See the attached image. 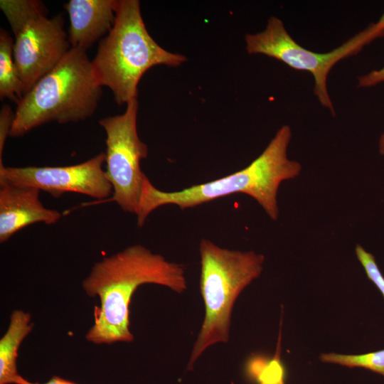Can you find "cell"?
<instances>
[{
  "label": "cell",
  "mask_w": 384,
  "mask_h": 384,
  "mask_svg": "<svg viewBox=\"0 0 384 384\" xmlns=\"http://www.w3.org/2000/svg\"><path fill=\"white\" fill-rule=\"evenodd\" d=\"M86 50L70 48L17 104L10 137H19L51 122H78L91 117L102 95Z\"/></svg>",
  "instance_id": "4"
},
{
  "label": "cell",
  "mask_w": 384,
  "mask_h": 384,
  "mask_svg": "<svg viewBox=\"0 0 384 384\" xmlns=\"http://www.w3.org/2000/svg\"><path fill=\"white\" fill-rule=\"evenodd\" d=\"M0 9L14 34V59L24 95L70 49L64 18L62 14L48 18L36 0H1Z\"/></svg>",
  "instance_id": "6"
},
{
  "label": "cell",
  "mask_w": 384,
  "mask_h": 384,
  "mask_svg": "<svg viewBox=\"0 0 384 384\" xmlns=\"http://www.w3.org/2000/svg\"><path fill=\"white\" fill-rule=\"evenodd\" d=\"M384 82V65L358 78V87H370Z\"/></svg>",
  "instance_id": "18"
},
{
  "label": "cell",
  "mask_w": 384,
  "mask_h": 384,
  "mask_svg": "<svg viewBox=\"0 0 384 384\" xmlns=\"http://www.w3.org/2000/svg\"><path fill=\"white\" fill-rule=\"evenodd\" d=\"M33 326L30 313L20 309L12 311L9 327L0 339V384H17L22 377L16 366L18 350Z\"/></svg>",
  "instance_id": "12"
},
{
  "label": "cell",
  "mask_w": 384,
  "mask_h": 384,
  "mask_svg": "<svg viewBox=\"0 0 384 384\" xmlns=\"http://www.w3.org/2000/svg\"><path fill=\"white\" fill-rule=\"evenodd\" d=\"M200 287L206 314L193 345L188 364L191 370L206 348L229 339L234 302L240 293L257 278L262 271L264 255L250 250L242 252L223 248L209 240L202 239Z\"/></svg>",
  "instance_id": "5"
},
{
  "label": "cell",
  "mask_w": 384,
  "mask_h": 384,
  "mask_svg": "<svg viewBox=\"0 0 384 384\" xmlns=\"http://www.w3.org/2000/svg\"><path fill=\"white\" fill-rule=\"evenodd\" d=\"M14 118L11 107L7 105L2 106L0 111V166L4 165L2 162V154L5 142L8 137H10V132Z\"/></svg>",
  "instance_id": "17"
},
{
  "label": "cell",
  "mask_w": 384,
  "mask_h": 384,
  "mask_svg": "<svg viewBox=\"0 0 384 384\" xmlns=\"http://www.w3.org/2000/svg\"><path fill=\"white\" fill-rule=\"evenodd\" d=\"M259 384H285L284 368L277 358L264 366L257 375Z\"/></svg>",
  "instance_id": "16"
},
{
  "label": "cell",
  "mask_w": 384,
  "mask_h": 384,
  "mask_svg": "<svg viewBox=\"0 0 384 384\" xmlns=\"http://www.w3.org/2000/svg\"><path fill=\"white\" fill-rule=\"evenodd\" d=\"M355 252L368 278L378 288L384 297V277L378 268L374 256L358 244L356 245Z\"/></svg>",
  "instance_id": "15"
},
{
  "label": "cell",
  "mask_w": 384,
  "mask_h": 384,
  "mask_svg": "<svg viewBox=\"0 0 384 384\" xmlns=\"http://www.w3.org/2000/svg\"><path fill=\"white\" fill-rule=\"evenodd\" d=\"M17 384H78L75 382L64 379L59 376L54 375L48 381L39 383H31L24 378L21 377L18 380Z\"/></svg>",
  "instance_id": "19"
},
{
  "label": "cell",
  "mask_w": 384,
  "mask_h": 384,
  "mask_svg": "<svg viewBox=\"0 0 384 384\" xmlns=\"http://www.w3.org/2000/svg\"><path fill=\"white\" fill-rule=\"evenodd\" d=\"M320 359L324 363L338 364L350 368H364L384 377V350L359 355L322 353Z\"/></svg>",
  "instance_id": "14"
},
{
  "label": "cell",
  "mask_w": 384,
  "mask_h": 384,
  "mask_svg": "<svg viewBox=\"0 0 384 384\" xmlns=\"http://www.w3.org/2000/svg\"><path fill=\"white\" fill-rule=\"evenodd\" d=\"M245 41L246 50L250 55H265L294 70L310 73L314 80L315 96L321 105L335 117V108L327 87L329 74L339 61L358 53L374 38L366 28L331 51L317 53L299 45L289 33L282 21L271 16L263 31L246 34Z\"/></svg>",
  "instance_id": "7"
},
{
  "label": "cell",
  "mask_w": 384,
  "mask_h": 384,
  "mask_svg": "<svg viewBox=\"0 0 384 384\" xmlns=\"http://www.w3.org/2000/svg\"><path fill=\"white\" fill-rule=\"evenodd\" d=\"M14 38L0 29V98L18 104L23 96L22 82L14 59Z\"/></svg>",
  "instance_id": "13"
},
{
  "label": "cell",
  "mask_w": 384,
  "mask_h": 384,
  "mask_svg": "<svg viewBox=\"0 0 384 384\" xmlns=\"http://www.w3.org/2000/svg\"><path fill=\"white\" fill-rule=\"evenodd\" d=\"M378 150L380 154L384 156V132L381 134L379 139Z\"/></svg>",
  "instance_id": "20"
},
{
  "label": "cell",
  "mask_w": 384,
  "mask_h": 384,
  "mask_svg": "<svg viewBox=\"0 0 384 384\" xmlns=\"http://www.w3.org/2000/svg\"><path fill=\"white\" fill-rule=\"evenodd\" d=\"M115 14L114 24L100 40L91 63L99 85L110 88L120 105L137 99L139 82L149 68L178 67L186 57L169 52L152 38L138 0H116Z\"/></svg>",
  "instance_id": "3"
},
{
  "label": "cell",
  "mask_w": 384,
  "mask_h": 384,
  "mask_svg": "<svg viewBox=\"0 0 384 384\" xmlns=\"http://www.w3.org/2000/svg\"><path fill=\"white\" fill-rule=\"evenodd\" d=\"M291 139L290 127L283 125L264 151L245 168L181 191H161L145 175L136 213L137 226L142 227L149 214L160 206L175 205L185 210L234 193L250 196L272 220H277L279 186L284 181L298 176L302 171L301 164L287 156Z\"/></svg>",
  "instance_id": "2"
},
{
  "label": "cell",
  "mask_w": 384,
  "mask_h": 384,
  "mask_svg": "<svg viewBox=\"0 0 384 384\" xmlns=\"http://www.w3.org/2000/svg\"><path fill=\"white\" fill-rule=\"evenodd\" d=\"M115 8L116 0H70L65 4L71 48L86 50L105 37L114 24Z\"/></svg>",
  "instance_id": "11"
},
{
  "label": "cell",
  "mask_w": 384,
  "mask_h": 384,
  "mask_svg": "<svg viewBox=\"0 0 384 384\" xmlns=\"http://www.w3.org/2000/svg\"><path fill=\"white\" fill-rule=\"evenodd\" d=\"M105 154L102 152L86 161L64 166H0V184L33 187L60 198L65 193L83 194L103 200L113 193L103 169Z\"/></svg>",
  "instance_id": "9"
},
{
  "label": "cell",
  "mask_w": 384,
  "mask_h": 384,
  "mask_svg": "<svg viewBox=\"0 0 384 384\" xmlns=\"http://www.w3.org/2000/svg\"><path fill=\"white\" fill-rule=\"evenodd\" d=\"M144 284L162 285L181 294L187 289L185 267L139 244L94 265L82 284L87 296L100 299L94 324L85 336L87 341L112 344L134 340L129 304L134 292Z\"/></svg>",
  "instance_id": "1"
},
{
  "label": "cell",
  "mask_w": 384,
  "mask_h": 384,
  "mask_svg": "<svg viewBox=\"0 0 384 384\" xmlns=\"http://www.w3.org/2000/svg\"><path fill=\"white\" fill-rule=\"evenodd\" d=\"M138 107V101L134 99L127 104L123 114L99 121L106 134L105 171L113 189L110 200L122 210L135 215L146 175L140 163L148 155V147L137 133Z\"/></svg>",
  "instance_id": "8"
},
{
  "label": "cell",
  "mask_w": 384,
  "mask_h": 384,
  "mask_svg": "<svg viewBox=\"0 0 384 384\" xmlns=\"http://www.w3.org/2000/svg\"><path fill=\"white\" fill-rule=\"evenodd\" d=\"M41 191L33 187L0 184V242L4 243L21 229L36 223H56L61 213L46 208Z\"/></svg>",
  "instance_id": "10"
}]
</instances>
